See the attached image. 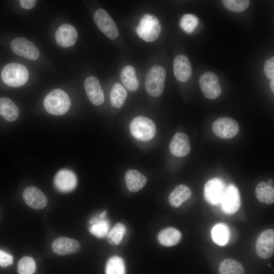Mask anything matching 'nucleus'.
Wrapping results in <instances>:
<instances>
[{
	"instance_id": "obj_1",
	"label": "nucleus",
	"mask_w": 274,
	"mask_h": 274,
	"mask_svg": "<svg viewBox=\"0 0 274 274\" xmlns=\"http://www.w3.org/2000/svg\"><path fill=\"white\" fill-rule=\"evenodd\" d=\"M71 103L68 95L60 89L52 90L44 100V106L46 111L57 116L66 113L70 108Z\"/></svg>"
},
{
	"instance_id": "obj_2",
	"label": "nucleus",
	"mask_w": 274,
	"mask_h": 274,
	"mask_svg": "<svg viewBox=\"0 0 274 274\" xmlns=\"http://www.w3.org/2000/svg\"><path fill=\"white\" fill-rule=\"evenodd\" d=\"M1 77L5 84L13 87H20L25 84L28 78V72L23 65L10 63L2 70Z\"/></svg>"
},
{
	"instance_id": "obj_3",
	"label": "nucleus",
	"mask_w": 274,
	"mask_h": 274,
	"mask_svg": "<svg viewBox=\"0 0 274 274\" xmlns=\"http://www.w3.org/2000/svg\"><path fill=\"white\" fill-rule=\"evenodd\" d=\"M161 29V25L158 18L154 15L146 14L141 18L136 31L142 40L151 42L159 37Z\"/></svg>"
},
{
	"instance_id": "obj_4",
	"label": "nucleus",
	"mask_w": 274,
	"mask_h": 274,
	"mask_svg": "<svg viewBox=\"0 0 274 274\" xmlns=\"http://www.w3.org/2000/svg\"><path fill=\"white\" fill-rule=\"evenodd\" d=\"M129 128L132 136L142 141H148L152 139L156 131L154 122L144 116L134 118L130 123Z\"/></svg>"
},
{
	"instance_id": "obj_5",
	"label": "nucleus",
	"mask_w": 274,
	"mask_h": 274,
	"mask_svg": "<svg viewBox=\"0 0 274 274\" xmlns=\"http://www.w3.org/2000/svg\"><path fill=\"white\" fill-rule=\"evenodd\" d=\"M165 78L166 71L163 67L159 65L152 67L145 79V88L147 93L154 97L161 95L164 89Z\"/></svg>"
},
{
	"instance_id": "obj_6",
	"label": "nucleus",
	"mask_w": 274,
	"mask_h": 274,
	"mask_svg": "<svg viewBox=\"0 0 274 274\" xmlns=\"http://www.w3.org/2000/svg\"><path fill=\"white\" fill-rule=\"evenodd\" d=\"M94 22L99 29L108 38L117 39L119 35L118 28L109 13L104 9L95 11L93 15Z\"/></svg>"
},
{
	"instance_id": "obj_7",
	"label": "nucleus",
	"mask_w": 274,
	"mask_h": 274,
	"mask_svg": "<svg viewBox=\"0 0 274 274\" xmlns=\"http://www.w3.org/2000/svg\"><path fill=\"white\" fill-rule=\"evenodd\" d=\"M212 128L213 132L218 137L228 139L235 136L239 131L238 123L229 117H221L213 123Z\"/></svg>"
},
{
	"instance_id": "obj_8",
	"label": "nucleus",
	"mask_w": 274,
	"mask_h": 274,
	"mask_svg": "<svg viewBox=\"0 0 274 274\" xmlns=\"http://www.w3.org/2000/svg\"><path fill=\"white\" fill-rule=\"evenodd\" d=\"M199 84L204 96L211 99L217 98L222 89L217 75L211 72H207L200 77Z\"/></svg>"
},
{
	"instance_id": "obj_9",
	"label": "nucleus",
	"mask_w": 274,
	"mask_h": 274,
	"mask_svg": "<svg viewBox=\"0 0 274 274\" xmlns=\"http://www.w3.org/2000/svg\"><path fill=\"white\" fill-rule=\"evenodd\" d=\"M257 255L266 259L271 257L274 253V230L267 229L263 231L259 235L255 244Z\"/></svg>"
},
{
	"instance_id": "obj_10",
	"label": "nucleus",
	"mask_w": 274,
	"mask_h": 274,
	"mask_svg": "<svg viewBox=\"0 0 274 274\" xmlns=\"http://www.w3.org/2000/svg\"><path fill=\"white\" fill-rule=\"evenodd\" d=\"M220 203L225 213L233 214L236 213L241 206L240 194L238 188L232 184L226 186Z\"/></svg>"
},
{
	"instance_id": "obj_11",
	"label": "nucleus",
	"mask_w": 274,
	"mask_h": 274,
	"mask_svg": "<svg viewBox=\"0 0 274 274\" xmlns=\"http://www.w3.org/2000/svg\"><path fill=\"white\" fill-rule=\"evenodd\" d=\"M11 47L15 54L29 60H37L40 56L38 48L33 43L24 38L14 39L11 42Z\"/></svg>"
},
{
	"instance_id": "obj_12",
	"label": "nucleus",
	"mask_w": 274,
	"mask_h": 274,
	"mask_svg": "<svg viewBox=\"0 0 274 274\" xmlns=\"http://www.w3.org/2000/svg\"><path fill=\"white\" fill-rule=\"evenodd\" d=\"M226 186L224 181L219 178L208 181L203 188V195L206 201L211 204L220 202Z\"/></svg>"
},
{
	"instance_id": "obj_13",
	"label": "nucleus",
	"mask_w": 274,
	"mask_h": 274,
	"mask_svg": "<svg viewBox=\"0 0 274 274\" xmlns=\"http://www.w3.org/2000/svg\"><path fill=\"white\" fill-rule=\"evenodd\" d=\"M56 188L60 192H69L75 189L77 184V178L72 170L63 169L58 171L54 178Z\"/></svg>"
},
{
	"instance_id": "obj_14",
	"label": "nucleus",
	"mask_w": 274,
	"mask_h": 274,
	"mask_svg": "<svg viewBox=\"0 0 274 274\" xmlns=\"http://www.w3.org/2000/svg\"><path fill=\"white\" fill-rule=\"evenodd\" d=\"M84 87L90 102L96 106L101 105L104 101V94L98 79L92 76L86 78Z\"/></svg>"
},
{
	"instance_id": "obj_15",
	"label": "nucleus",
	"mask_w": 274,
	"mask_h": 274,
	"mask_svg": "<svg viewBox=\"0 0 274 274\" xmlns=\"http://www.w3.org/2000/svg\"><path fill=\"white\" fill-rule=\"evenodd\" d=\"M23 197L26 203L30 207L41 210L47 204L48 200L46 195L38 188L29 186L23 192Z\"/></svg>"
},
{
	"instance_id": "obj_16",
	"label": "nucleus",
	"mask_w": 274,
	"mask_h": 274,
	"mask_svg": "<svg viewBox=\"0 0 274 274\" xmlns=\"http://www.w3.org/2000/svg\"><path fill=\"white\" fill-rule=\"evenodd\" d=\"M56 42L62 47H69L74 45L78 38V32L73 25L64 23L60 25L55 34Z\"/></svg>"
},
{
	"instance_id": "obj_17",
	"label": "nucleus",
	"mask_w": 274,
	"mask_h": 274,
	"mask_svg": "<svg viewBox=\"0 0 274 274\" xmlns=\"http://www.w3.org/2000/svg\"><path fill=\"white\" fill-rule=\"evenodd\" d=\"M51 247L55 254L65 255L77 253L80 249L81 245L76 239L61 236L53 242Z\"/></svg>"
},
{
	"instance_id": "obj_18",
	"label": "nucleus",
	"mask_w": 274,
	"mask_h": 274,
	"mask_svg": "<svg viewBox=\"0 0 274 274\" xmlns=\"http://www.w3.org/2000/svg\"><path fill=\"white\" fill-rule=\"evenodd\" d=\"M169 151L174 156L184 157L191 150V146L188 136L183 132L176 133L172 138L169 143Z\"/></svg>"
},
{
	"instance_id": "obj_19",
	"label": "nucleus",
	"mask_w": 274,
	"mask_h": 274,
	"mask_svg": "<svg viewBox=\"0 0 274 274\" xmlns=\"http://www.w3.org/2000/svg\"><path fill=\"white\" fill-rule=\"evenodd\" d=\"M174 75L182 82L188 81L192 75V66L188 58L184 55H177L174 60Z\"/></svg>"
},
{
	"instance_id": "obj_20",
	"label": "nucleus",
	"mask_w": 274,
	"mask_h": 274,
	"mask_svg": "<svg viewBox=\"0 0 274 274\" xmlns=\"http://www.w3.org/2000/svg\"><path fill=\"white\" fill-rule=\"evenodd\" d=\"M106 214L107 211H104L98 217L92 218L89 221V224H91L90 232L98 238L104 237L109 233L110 223L108 220L105 219Z\"/></svg>"
},
{
	"instance_id": "obj_21",
	"label": "nucleus",
	"mask_w": 274,
	"mask_h": 274,
	"mask_svg": "<svg viewBox=\"0 0 274 274\" xmlns=\"http://www.w3.org/2000/svg\"><path fill=\"white\" fill-rule=\"evenodd\" d=\"M124 179L127 189L133 192L140 190L147 181L146 177L135 169L127 170Z\"/></svg>"
},
{
	"instance_id": "obj_22",
	"label": "nucleus",
	"mask_w": 274,
	"mask_h": 274,
	"mask_svg": "<svg viewBox=\"0 0 274 274\" xmlns=\"http://www.w3.org/2000/svg\"><path fill=\"white\" fill-rule=\"evenodd\" d=\"M191 194V190L188 186L179 185L169 194L168 198L169 203L173 207L178 208L188 200Z\"/></svg>"
},
{
	"instance_id": "obj_23",
	"label": "nucleus",
	"mask_w": 274,
	"mask_h": 274,
	"mask_svg": "<svg viewBox=\"0 0 274 274\" xmlns=\"http://www.w3.org/2000/svg\"><path fill=\"white\" fill-rule=\"evenodd\" d=\"M182 234L176 228L167 227L161 230L158 234V241L162 246L171 247L177 245L181 240Z\"/></svg>"
},
{
	"instance_id": "obj_24",
	"label": "nucleus",
	"mask_w": 274,
	"mask_h": 274,
	"mask_svg": "<svg viewBox=\"0 0 274 274\" xmlns=\"http://www.w3.org/2000/svg\"><path fill=\"white\" fill-rule=\"evenodd\" d=\"M120 78L123 85L129 91H134L138 89L139 83L132 66H125L121 72Z\"/></svg>"
},
{
	"instance_id": "obj_25",
	"label": "nucleus",
	"mask_w": 274,
	"mask_h": 274,
	"mask_svg": "<svg viewBox=\"0 0 274 274\" xmlns=\"http://www.w3.org/2000/svg\"><path fill=\"white\" fill-rule=\"evenodd\" d=\"M19 109L9 98H0V115L8 121H13L18 117Z\"/></svg>"
},
{
	"instance_id": "obj_26",
	"label": "nucleus",
	"mask_w": 274,
	"mask_h": 274,
	"mask_svg": "<svg viewBox=\"0 0 274 274\" xmlns=\"http://www.w3.org/2000/svg\"><path fill=\"white\" fill-rule=\"evenodd\" d=\"M255 195L257 199L265 204H271L274 202V188L267 182L259 183L255 188Z\"/></svg>"
},
{
	"instance_id": "obj_27",
	"label": "nucleus",
	"mask_w": 274,
	"mask_h": 274,
	"mask_svg": "<svg viewBox=\"0 0 274 274\" xmlns=\"http://www.w3.org/2000/svg\"><path fill=\"white\" fill-rule=\"evenodd\" d=\"M219 274H244L245 269L241 263L232 258L223 260L219 266Z\"/></svg>"
},
{
	"instance_id": "obj_28",
	"label": "nucleus",
	"mask_w": 274,
	"mask_h": 274,
	"mask_svg": "<svg viewBox=\"0 0 274 274\" xmlns=\"http://www.w3.org/2000/svg\"><path fill=\"white\" fill-rule=\"evenodd\" d=\"M127 95V92L125 88L119 83H115L110 93V100L112 106L116 108L122 107Z\"/></svg>"
},
{
	"instance_id": "obj_29",
	"label": "nucleus",
	"mask_w": 274,
	"mask_h": 274,
	"mask_svg": "<svg viewBox=\"0 0 274 274\" xmlns=\"http://www.w3.org/2000/svg\"><path fill=\"white\" fill-rule=\"evenodd\" d=\"M212 237L214 242L218 245L224 246L229 238V230L224 224L218 223L212 230Z\"/></svg>"
},
{
	"instance_id": "obj_30",
	"label": "nucleus",
	"mask_w": 274,
	"mask_h": 274,
	"mask_svg": "<svg viewBox=\"0 0 274 274\" xmlns=\"http://www.w3.org/2000/svg\"><path fill=\"white\" fill-rule=\"evenodd\" d=\"M106 274H125V267L123 259L118 256L110 258L106 263Z\"/></svg>"
},
{
	"instance_id": "obj_31",
	"label": "nucleus",
	"mask_w": 274,
	"mask_h": 274,
	"mask_svg": "<svg viewBox=\"0 0 274 274\" xmlns=\"http://www.w3.org/2000/svg\"><path fill=\"white\" fill-rule=\"evenodd\" d=\"M125 225L121 223H117L107 235L108 243L113 246L119 245L126 233Z\"/></svg>"
},
{
	"instance_id": "obj_32",
	"label": "nucleus",
	"mask_w": 274,
	"mask_h": 274,
	"mask_svg": "<svg viewBox=\"0 0 274 274\" xmlns=\"http://www.w3.org/2000/svg\"><path fill=\"white\" fill-rule=\"evenodd\" d=\"M198 18L192 14L184 15L180 21V26L185 32L191 33L194 31L198 25Z\"/></svg>"
},
{
	"instance_id": "obj_33",
	"label": "nucleus",
	"mask_w": 274,
	"mask_h": 274,
	"mask_svg": "<svg viewBox=\"0 0 274 274\" xmlns=\"http://www.w3.org/2000/svg\"><path fill=\"white\" fill-rule=\"evenodd\" d=\"M19 274H33L36 270V263L30 257H24L18 264Z\"/></svg>"
},
{
	"instance_id": "obj_34",
	"label": "nucleus",
	"mask_w": 274,
	"mask_h": 274,
	"mask_svg": "<svg viewBox=\"0 0 274 274\" xmlns=\"http://www.w3.org/2000/svg\"><path fill=\"white\" fill-rule=\"evenodd\" d=\"M222 2L226 9L234 12L244 11L250 4V1L247 0H223Z\"/></svg>"
},
{
	"instance_id": "obj_35",
	"label": "nucleus",
	"mask_w": 274,
	"mask_h": 274,
	"mask_svg": "<svg viewBox=\"0 0 274 274\" xmlns=\"http://www.w3.org/2000/svg\"><path fill=\"white\" fill-rule=\"evenodd\" d=\"M264 72L266 77L272 80L274 78V57L267 59L264 65Z\"/></svg>"
},
{
	"instance_id": "obj_36",
	"label": "nucleus",
	"mask_w": 274,
	"mask_h": 274,
	"mask_svg": "<svg viewBox=\"0 0 274 274\" xmlns=\"http://www.w3.org/2000/svg\"><path fill=\"white\" fill-rule=\"evenodd\" d=\"M13 261V256L5 252L2 250H0V266L3 267H6L12 264Z\"/></svg>"
},
{
	"instance_id": "obj_37",
	"label": "nucleus",
	"mask_w": 274,
	"mask_h": 274,
	"mask_svg": "<svg viewBox=\"0 0 274 274\" xmlns=\"http://www.w3.org/2000/svg\"><path fill=\"white\" fill-rule=\"evenodd\" d=\"M19 2L22 8L25 9H30L35 6L37 1L35 0H20Z\"/></svg>"
},
{
	"instance_id": "obj_38",
	"label": "nucleus",
	"mask_w": 274,
	"mask_h": 274,
	"mask_svg": "<svg viewBox=\"0 0 274 274\" xmlns=\"http://www.w3.org/2000/svg\"><path fill=\"white\" fill-rule=\"evenodd\" d=\"M270 88L271 91L273 93H274V79L271 80L270 81Z\"/></svg>"
},
{
	"instance_id": "obj_39",
	"label": "nucleus",
	"mask_w": 274,
	"mask_h": 274,
	"mask_svg": "<svg viewBox=\"0 0 274 274\" xmlns=\"http://www.w3.org/2000/svg\"><path fill=\"white\" fill-rule=\"evenodd\" d=\"M269 185L270 186H273V180L272 179H269L268 182H267Z\"/></svg>"
}]
</instances>
